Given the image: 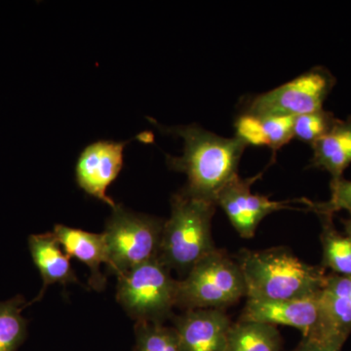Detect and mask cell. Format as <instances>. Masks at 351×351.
<instances>
[{"label":"cell","mask_w":351,"mask_h":351,"mask_svg":"<svg viewBox=\"0 0 351 351\" xmlns=\"http://www.w3.org/2000/svg\"><path fill=\"white\" fill-rule=\"evenodd\" d=\"M159 130L184 138V154L175 157L166 154L171 170L188 178L184 193L216 204L217 195L239 176L240 159L247 145L239 138H225L205 130L196 124L162 127Z\"/></svg>","instance_id":"cell-1"},{"label":"cell","mask_w":351,"mask_h":351,"mask_svg":"<svg viewBox=\"0 0 351 351\" xmlns=\"http://www.w3.org/2000/svg\"><path fill=\"white\" fill-rule=\"evenodd\" d=\"M243 276L247 299L282 301L318 294L328 274L321 265L302 262L285 247L243 249L235 257Z\"/></svg>","instance_id":"cell-2"},{"label":"cell","mask_w":351,"mask_h":351,"mask_svg":"<svg viewBox=\"0 0 351 351\" xmlns=\"http://www.w3.org/2000/svg\"><path fill=\"white\" fill-rule=\"evenodd\" d=\"M217 205L184 193L173 195L171 216L164 221L158 258L169 270L186 276L209 254L216 251L212 219Z\"/></svg>","instance_id":"cell-3"},{"label":"cell","mask_w":351,"mask_h":351,"mask_svg":"<svg viewBox=\"0 0 351 351\" xmlns=\"http://www.w3.org/2000/svg\"><path fill=\"white\" fill-rule=\"evenodd\" d=\"M246 295L243 276L237 261L217 249L199 261L184 279L178 280L176 306L223 309Z\"/></svg>","instance_id":"cell-4"},{"label":"cell","mask_w":351,"mask_h":351,"mask_svg":"<svg viewBox=\"0 0 351 351\" xmlns=\"http://www.w3.org/2000/svg\"><path fill=\"white\" fill-rule=\"evenodd\" d=\"M164 221L117 204L103 232L107 245L108 272L117 277L158 257Z\"/></svg>","instance_id":"cell-5"},{"label":"cell","mask_w":351,"mask_h":351,"mask_svg":"<svg viewBox=\"0 0 351 351\" xmlns=\"http://www.w3.org/2000/svg\"><path fill=\"white\" fill-rule=\"evenodd\" d=\"M177 286L170 270L154 258L117 277V299L137 323L163 324L172 317Z\"/></svg>","instance_id":"cell-6"},{"label":"cell","mask_w":351,"mask_h":351,"mask_svg":"<svg viewBox=\"0 0 351 351\" xmlns=\"http://www.w3.org/2000/svg\"><path fill=\"white\" fill-rule=\"evenodd\" d=\"M336 83V77L329 69L314 66L291 82L246 99L242 112L258 117H298L316 112L322 110L323 104Z\"/></svg>","instance_id":"cell-7"},{"label":"cell","mask_w":351,"mask_h":351,"mask_svg":"<svg viewBox=\"0 0 351 351\" xmlns=\"http://www.w3.org/2000/svg\"><path fill=\"white\" fill-rule=\"evenodd\" d=\"M260 177L258 175L241 179L237 176L217 195V206L223 209L233 228L244 239H253L265 217L279 210L287 209L290 203L300 200L272 201L267 196L254 195L251 191L252 184Z\"/></svg>","instance_id":"cell-8"},{"label":"cell","mask_w":351,"mask_h":351,"mask_svg":"<svg viewBox=\"0 0 351 351\" xmlns=\"http://www.w3.org/2000/svg\"><path fill=\"white\" fill-rule=\"evenodd\" d=\"M239 321L293 327L301 331L302 339L314 341L321 323L319 293L311 297L282 301L247 299Z\"/></svg>","instance_id":"cell-9"},{"label":"cell","mask_w":351,"mask_h":351,"mask_svg":"<svg viewBox=\"0 0 351 351\" xmlns=\"http://www.w3.org/2000/svg\"><path fill=\"white\" fill-rule=\"evenodd\" d=\"M128 143L100 141L85 147L75 167L76 182L88 193L114 208L107 189L123 167L124 147Z\"/></svg>","instance_id":"cell-10"},{"label":"cell","mask_w":351,"mask_h":351,"mask_svg":"<svg viewBox=\"0 0 351 351\" xmlns=\"http://www.w3.org/2000/svg\"><path fill=\"white\" fill-rule=\"evenodd\" d=\"M319 302V332L311 341L341 351L351 334V276L328 274Z\"/></svg>","instance_id":"cell-11"},{"label":"cell","mask_w":351,"mask_h":351,"mask_svg":"<svg viewBox=\"0 0 351 351\" xmlns=\"http://www.w3.org/2000/svg\"><path fill=\"white\" fill-rule=\"evenodd\" d=\"M232 322L223 309H189L174 318L182 351H223Z\"/></svg>","instance_id":"cell-12"},{"label":"cell","mask_w":351,"mask_h":351,"mask_svg":"<svg viewBox=\"0 0 351 351\" xmlns=\"http://www.w3.org/2000/svg\"><path fill=\"white\" fill-rule=\"evenodd\" d=\"M53 233L69 258H77L87 265L90 270V287L98 292L103 291L107 278L101 274V265H108L107 245L103 233L88 232L63 225L55 226Z\"/></svg>","instance_id":"cell-13"},{"label":"cell","mask_w":351,"mask_h":351,"mask_svg":"<svg viewBox=\"0 0 351 351\" xmlns=\"http://www.w3.org/2000/svg\"><path fill=\"white\" fill-rule=\"evenodd\" d=\"M29 248L43 281V289L32 302H38L52 284L59 283L64 286L78 282L71 267V258L66 255L54 233L31 235Z\"/></svg>","instance_id":"cell-14"},{"label":"cell","mask_w":351,"mask_h":351,"mask_svg":"<svg viewBox=\"0 0 351 351\" xmlns=\"http://www.w3.org/2000/svg\"><path fill=\"white\" fill-rule=\"evenodd\" d=\"M311 147V167L330 173L332 181L343 178V172L351 164V117L339 119L334 128Z\"/></svg>","instance_id":"cell-15"},{"label":"cell","mask_w":351,"mask_h":351,"mask_svg":"<svg viewBox=\"0 0 351 351\" xmlns=\"http://www.w3.org/2000/svg\"><path fill=\"white\" fill-rule=\"evenodd\" d=\"M223 351H282V337L272 325L239 320L230 327Z\"/></svg>","instance_id":"cell-16"},{"label":"cell","mask_w":351,"mask_h":351,"mask_svg":"<svg viewBox=\"0 0 351 351\" xmlns=\"http://www.w3.org/2000/svg\"><path fill=\"white\" fill-rule=\"evenodd\" d=\"M322 230L320 240L322 244V263L325 270L341 276H351V240L336 230L332 216H319Z\"/></svg>","instance_id":"cell-17"},{"label":"cell","mask_w":351,"mask_h":351,"mask_svg":"<svg viewBox=\"0 0 351 351\" xmlns=\"http://www.w3.org/2000/svg\"><path fill=\"white\" fill-rule=\"evenodd\" d=\"M27 306L22 295L0 302V351H18L24 343L27 321L22 311Z\"/></svg>","instance_id":"cell-18"},{"label":"cell","mask_w":351,"mask_h":351,"mask_svg":"<svg viewBox=\"0 0 351 351\" xmlns=\"http://www.w3.org/2000/svg\"><path fill=\"white\" fill-rule=\"evenodd\" d=\"M134 351H182L174 327L158 323L138 322Z\"/></svg>","instance_id":"cell-19"},{"label":"cell","mask_w":351,"mask_h":351,"mask_svg":"<svg viewBox=\"0 0 351 351\" xmlns=\"http://www.w3.org/2000/svg\"><path fill=\"white\" fill-rule=\"evenodd\" d=\"M334 113L325 110L304 113L295 117L294 138L313 145L326 136L338 122Z\"/></svg>","instance_id":"cell-20"},{"label":"cell","mask_w":351,"mask_h":351,"mask_svg":"<svg viewBox=\"0 0 351 351\" xmlns=\"http://www.w3.org/2000/svg\"><path fill=\"white\" fill-rule=\"evenodd\" d=\"M331 198L325 202H313L304 198V204L306 209L313 211L318 216L329 215L334 216L337 212L346 210L351 217V181L341 179L338 181H331Z\"/></svg>","instance_id":"cell-21"},{"label":"cell","mask_w":351,"mask_h":351,"mask_svg":"<svg viewBox=\"0 0 351 351\" xmlns=\"http://www.w3.org/2000/svg\"><path fill=\"white\" fill-rule=\"evenodd\" d=\"M262 119L263 129L269 141V147L276 152L294 138L295 117L289 115H265Z\"/></svg>","instance_id":"cell-22"},{"label":"cell","mask_w":351,"mask_h":351,"mask_svg":"<svg viewBox=\"0 0 351 351\" xmlns=\"http://www.w3.org/2000/svg\"><path fill=\"white\" fill-rule=\"evenodd\" d=\"M235 137L252 147H269L262 119L251 113L241 112L234 121Z\"/></svg>","instance_id":"cell-23"},{"label":"cell","mask_w":351,"mask_h":351,"mask_svg":"<svg viewBox=\"0 0 351 351\" xmlns=\"http://www.w3.org/2000/svg\"><path fill=\"white\" fill-rule=\"evenodd\" d=\"M290 351H337L332 350V348H327V346L320 345V343H315V341H308V339H304L297 348Z\"/></svg>","instance_id":"cell-24"},{"label":"cell","mask_w":351,"mask_h":351,"mask_svg":"<svg viewBox=\"0 0 351 351\" xmlns=\"http://www.w3.org/2000/svg\"><path fill=\"white\" fill-rule=\"evenodd\" d=\"M343 228H345V234L351 240V217L350 218L341 219Z\"/></svg>","instance_id":"cell-25"}]
</instances>
